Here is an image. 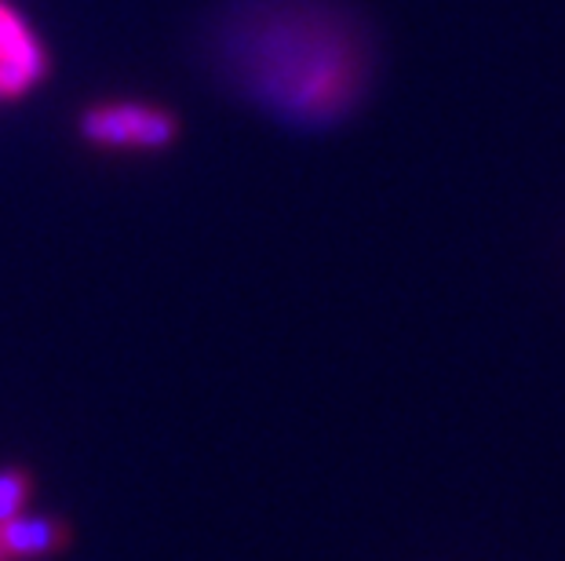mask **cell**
Masks as SVG:
<instances>
[{
  "label": "cell",
  "mask_w": 565,
  "mask_h": 561,
  "mask_svg": "<svg viewBox=\"0 0 565 561\" xmlns=\"http://www.w3.org/2000/svg\"><path fill=\"white\" fill-rule=\"evenodd\" d=\"M201 58L223 91L310 136L351 121L376 80V41L335 0H231Z\"/></svg>",
  "instance_id": "obj_1"
},
{
  "label": "cell",
  "mask_w": 565,
  "mask_h": 561,
  "mask_svg": "<svg viewBox=\"0 0 565 561\" xmlns=\"http://www.w3.org/2000/svg\"><path fill=\"white\" fill-rule=\"evenodd\" d=\"M77 131L106 150H164L179 136V117L150 103H103L77 117Z\"/></svg>",
  "instance_id": "obj_2"
},
{
  "label": "cell",
  "mask_w": 565,
  "mask_h": 561,
  "mask_svg": "<svg viewBox=\"0 0 565 561\" xmlns=\"http://www.w3.org/2000/svg\"><path fill=\"white\" fill-rule=\"evenodd\" d=\"M47 74V52L15 8L0 0V99H22Z\"/></svg>",
  "instance_id": "obj_3"
},
{
  "label": "cell",
  "mask_w": 565,
  "mask_h": 561,
  "mask_svg": "<svg viewBox=\"0 0 565 561\" xmlns=\"http://www.w3.org/2000/svg\"><path fill=\"white\" fill-rule=\"evenodd\" d=\"M70 540L66 525L55 518H30L19 515L0 525V547H4L8 561H38L55 551H63Z\"/></svg>",
  "instance_id": "obj_4"
},
{
  "label": "cell",
  "mask_w": 565,
  "mask_h": 561,
  "mask_svg": "<svg viewBox=\"0 0 565 561\" xmlns=\"http://www.w3.org/2000/svg\"><path fill=\"white\" fill-rule=\"evenodd\" d=\"M30 499V471L0 467V525L19 518Z\"/></svg>",
  "instance_id": "obj_5"
},
{
  "label": "cell",
  "mask_w": 565,
  "mask_h": 561,
  "mask_svg": "<svg viewBox=\"0 0 565 561\" xmlns=\"http://www.w3.org/2000/svg\"><path fill=\"white\" fill-rule=\"evenodd\" d=\"M0 561H8V554H4V547H0Z\"/></svg>",
  "instance_id": "obj_6"
}]
</instances>
